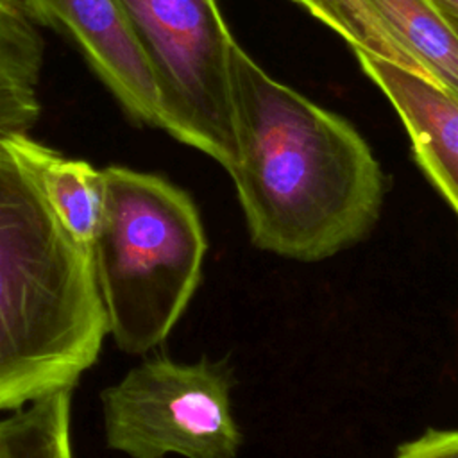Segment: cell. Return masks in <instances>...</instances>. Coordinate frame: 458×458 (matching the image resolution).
<instances>
[{
	"mask_svg": "<svg viewBox=\"0 0 458 458\" xmlns=\"http://www.w3.org/2000/svg\"><path fill=\"white\" fill-rule=\"evenodd\" d=\"M426 79L458 97V36L431 0H363Z\"/></svg>",
	"mask_w": 458,
	"mask_h": 458,
	"instance_id": "30bf717a",
	"label": "cell"
},
{
	"mask_svg": "<svg viewBox=\"0 0 458 458\" xmlns=\"http://www.w3.org/2000/svg\"><path fill=\"white\" fill-rule=\"evenodd\" d=\"M106 336L91 252L0 147V411L73 392Z\"/></svg>",
	"mask_w": 458,
	"mask_h": 458,
	"instance_id": "7a4b0ae2",
	"label": "cell"
},
{
	"mask_svg": "<svg viewBox=\"0 0 458 458\" xmlns=\"http://www.w3.org/2000/svg\"><path fill=\"white\" fill-rule=\"evenodd\" d=\"M45 39L25 0H0V143L41 114Z\"/></svg>",
	"mask_w": 458,
	"mask_h": 458,
	"instance_id": "9c48e42d",
	"label": "cell"
},
{
	"mask_svg": "<svg viewBox=\"0 0 458 458\" xmlns=\"http://www.w3.org/2000/svg\"><path fill=\"white\" fill-rule=\"evenodd\" d=\"M431 2L445 18V21L451 25L454 34L458 36V0H431Z\"/></svg>",
	"mask_w": 458,
	"mask_h": 458,
	"instance_id": "5bb4252c",
	"label": "cell"
},
{
	"mask_svg": "<svg viewBox=\"0 0 458 458\" xmlns=\"http://www.w3.org/2000/svg\"><path fill=\"white\" fill-rule=\"evenodd\" d=\"M354 52L403 120L419 166L458 216V97L388 59Z\"/></svg>",
	"mask_w": 458,
	"mask_h": 458,
	"instance_id": "52a82bcc",
	"label": "cell"
},
{
	"mask_svg": "<svg viewBox=\"0 0 458 458\" xmlns=\"http://www.w3.org/2000/svg\"><path fill=\"white\" fill-rule=\"evenodd\" d=\"M0 147L30 181L70 236L91 252L104 200L102 170L84 159L66 157L34 140L30 132L13 134Z\"/></svg>",
	"mask_w": 458,
	"mask_h": 458,
	"instance_id": "ba28073f",
	"label": "cell"
},
{
	"mask_svg": "<svg viewBox=\"0 0 458 458\" xmlns=\"http://www.w3.org/2000/svg\"><path fill=\"white\" fill-rule=\"evenodd\" d=\"M338 32L354 50L388 59L426 79L420 66L385 32L363 0H293Z\"/></svg>",
	"mask_w": 458,
	"mask_h": 458,
	"instance_id": "7c38bea8",
	"label": "cell"
},
{
	"mask_svg": "<svg viewBox=\"0 0 458 458\" xmlns=\"http://www.w3.org/2000/svg\"><path fill=\"white\" fill-rule=\"evenodd\" d=\"M395 458H458V431L431 429L401 445Z\"/></svg>",
	"mask_w": 458,
	"mask_h": 458,
	"instance_id": "4fadbf2b",
	"label": "cell"
},
{
	"mask_svg": "<svg viewBox=\"0 0 458 458\" xmlns=\"http://www.w3.org/2000/svg\"><path fill=\"white\" fill-rule=\"evenodd\" d=\"M231 377L206 358L181 363L154 354L100 392L106 444L129 458H236Z\"/></svg>",
	"mask_w": 458,
	"mask_h": 458,
	"instance_id": "5b68a950",
	"label": "cell"
},
{
	"mask_svg": "<svg viewBox=\"0 0 458 458\" xmlns=\"http://www.w3.org/2000/svg\"><path fill=\"white\" fill-rule=\"evenodd\" d=\"M234 156L227 166L256 247L320 261L361 240L383 202V174L344 118L229 54Z\"/></svg>",
	"mask_w": 458,
	"mask_h": 458,
	"instance_id": "6da1fadb",
	"label": "cell"
},
{
	"mask_svg": "<svg viewBox=\"0 0 458 458\" xmlns=\"http://www.w3.org/2000/svg\"><path fill=\"white\" fill-rule=\"evenodd\" d=\"M104 200L91 249L107 335L125 354L157 349L193 297L208 250L199 211L170 181L102 168Z\"/></svg>",
	"mask_w": 458,
	"mask_h": 458,
	"instance_id": "3957f363",
	"label": "cell"
},
{
	"mask_svg": "<svg viewBox=\"0 0 458 458\" xmlns=\"http://www.w3.org/2000/svg\"><path fill=\"white\" fill-rule=\"evenodd\" d=\"M154 73L168 134L225 170L234 156L229 54L216 0H116Z\"/></svg>",
	"mask_w": 458,
	"mask_h": 458,
	"instance_id": "277c9868",
	"label": "cell"
},
{
	"mask_svg": "<svg viewBox=\"0 0 458 458\" xmlns=\"http://www.w3.org/2000/svg\"><path fill=\"white\" fill-rule=\"evenodd\" d=\"M0 458H73L72 390L50 394L0 419Z\"/></svg>",
	"mask_w": 458,
	"mask_h": 458,
	"instance_id": "8fae6325",
	"label": "cell"
},
{
	"mask_svg": "<svg viewBox=\"0 0 458 458\" xmlns=\"http://www.w3.org/2000/svg\"><path fill=\"white\" fill-rule=\"evenodd\" d=\"M39 27L63 30L138 123L168 131L154 73L116 0H25Z\"/></svg>",
	"mask_w": 458,
	"mask_h": 458,
	"instance_id": "8992f818",
	"label": "cell"
}]
</instances>
